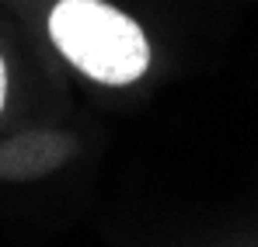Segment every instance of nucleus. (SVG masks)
<instances>
[{
	"instance_id": "obj_1",
	"label": "nucleus",
	"mask_w": 258,
	"mask_h": 247,
	"mask_svg": "<svg viewBox=\"0 0 258 247\" xmlns=\"http://www.w3.org/2000/svg\"><path fill=\"white\" fill-rule=\"evenodd\" d=\"M49 35L81 73L98 84H133L150 63L140 25L105 0H59L49 14Z\"/></svg>"
},
{
	"instance_id": "obj_2",
	"label": "nucleus",
	"mask_w": 258,
	"mask_h": 247,
	"mask_svg": "<svg viewBox=\"0 0 258 247\" xmlns=\"http://www.w3.org/2000/svg\"><path fill=\"white\" fill-rule=\"evenodd\" d=\"M4 98H7V66L0 59V108H4Z\"/></svg>"
}]
</instances>
